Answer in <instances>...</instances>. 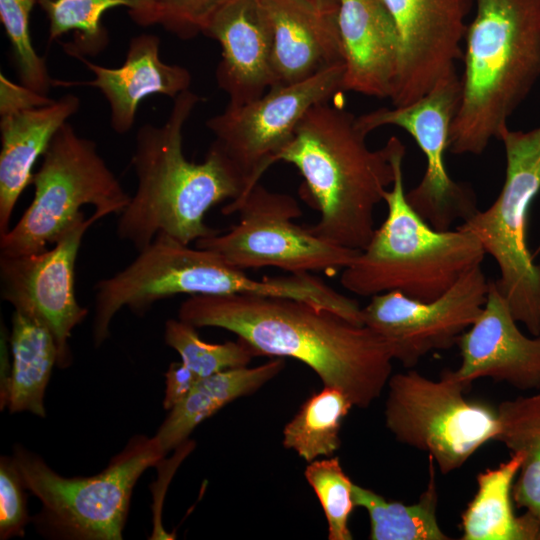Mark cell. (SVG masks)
Returning <instances> with one entry per match:
<instances>
[{
  "label": "cell",
  "instance_id": "cell-23",
  "mask_svg": "<svg viewBox=\"0 0 540 540\" xmlns=\"http://www.w3.org/2000/svg\"><path fill=\"white\" fill-rule=\"evenodd\" d=\"M284 366V359L275 357L257 367L228 369L199 378L191 392L169 410L155 434L164 452L167 454L187 441L200 423L228 403L256 392Z\"/></svg>",
  "mask_w": 540,
  "mask_h": 540
},
{
  "label": "cell",
  "instance_id": "cell-19",
  "mask_svg": "<svg viewBox=\"0 0 540 540\" xmlns=\"http://www.w3.org/2000/svg\"><path fill=\"white\" fill-rule=\"evenodd\" d=\"M202 34L221 47L216 80L228 105H243L271 88L272 37L259 0H231Z\"/></svg>",
  "mask_w": 540,
  "mask_h": 540
},
{
  "label": "cell",
  "instance_id": "cell-32",
  "mask_svg": "<svg viewBox=\"0 0 540 540\" xmlns=\"http://www.w3.org/2000/svg\"><path fill=\"white\" fill-rule=\"evenodd\" d=\"M36 0H0V19L10 41L13 59L21 84L47 95L54 85L46 61L33 47L30 34V14Z\"/></svg>",
  "mask_w": 540,
  "mask_h": 540
},
{
  "label": "cell",
  "instance_id": "cell-24",
  "mask_svg": "<svg viewBox=\"0 0 540 540\" xmlns=\"http://www.w3.org/2000/svg\"><path fill=\"white\" fill-rule=\"evenodd\" d=\"M11 367L1 396V408L10 413L31 412L45 417V391L58 361L56 341L39 318L14 310L9 336Z\"/></svg>",
  "mask_w": 540,
  "mask_h": 540
},
{
  "label": "cell",
  "instance_id": "cell-15",
  "mask_svg": "<svg viewBox=\"0 0 540 540\" xmlns=\"http://www.w3.org/2000/svg\"><path fill=\"white\" fill-rule=\"evenodd\" d=\"M101 218L82 213L53 243L38 253L0 255L1 297L19 310L39 318L52 332L58 349L57 366L72 363L69 340L88 315L75 294V265L83 236Z\"/></svg>",
  "mask_w": 540,
  "mask_h": 540
},
{
  "label": "cell",
  "instance_id": "cell-25",
  "mask_svg": "<svg viewBox=\"0 0 540 540\" xmlns=\"http://www.w3.org/2000/svg\"><path fill=\"white\" fill-rule=\"evenodd\" d=\"M521 452L477 475V491L462 514V540H540V524L527 513L516 516L512 489Z\"/></svg>",
  "mask_w": 540,
  "mask_h": 540
},
{
  "label": "cell",
  "instance_id": "cell-28",
  "mask_svg": "<svg viewBox=\"0 0 540 540\" xmlns=\"http://www.w3.org/2000/svg\"><path fill=\"white\" fill-rule=\"evenodd\" d=\"M354 407L340 389L330 386L312 394L283 430V446L306 462L331 457L340 447L343 419Z\"/></svg>",
  "mask_w": 540,
  "mask_h": 540
},
{
  "label": "cell",
  "instance_id": "cell-21",
  "mask_svg": "<svg viewBox=\"0 0 540 540\" xmlns=\"http://www.w3.org/2000/svg\"><path fill=\"white\" fill-rule=\"evenodd\" d=\"M94 74L91 81L62 82L57 85H85L99 89L111 111V127L125 134L133 127L139 104L148 96L160 94L175 99L189 90L191 73L183 66L167 64L160 58V39L155 34L142 33L130 39L124 63L105 67L78 56Z\"/></svg>",
  "mask_w": 540,
  "mask_h": 540
},
{
  "label": "cell",
  "instance_id": "cell-36",
  "mask_svg": "<svg viewBox=\"0 0 540 540\" xmlns=\"http://www.w3.org/2000/svg\"><path fill=\"white\" fill-rule=\"evenodd\" d=\"M53 101L47 95L35 92L21 83L16 84L3 73L0 74V117L41 107Z\"/></svg>",
  "mask_w": 540,
  "mask_h": 540
},
{
  "label": "cell",
  "instance_id": "cell-16",
  "mask_svg": "<svg viewBox=\"0 0 540 540\" xmlns=\"http://www.w3.org/2000/svg\"><path fill=\"white\" fill-rule=\"evenodd\" d=\"M400 41L398 74L391 102L412 103L462 59L467 17L474 0H379Z\"/></svg>",
  "mask_w": 540,
  "mask_h": 540
},
{
  "label": "cell",
  "instance_id": "cell-27",
  "mask_svg": "<svg viewBox=\"0 0 540 540\" xmlns=\"http://www.w3.org/2000/svg\"><path fill=\"white\" fill-rule=\"evenodd\" d=\"M429 479L425 491L416 503L388 501L383 496L353 484L356 506L368 512L371 540H448L438 524L436 507L438 494L434 461L429 456Z\"/></svg>",
  "mask_w": 540,
  "mask_h": 540
},
{
  "label": "cell",
  "instance_id": "cell-2",
  "mask_svg": "<svg viewBox=\"0 0 540 540\" xmlns=\"http://www.w3.org/2000/svg\"><path fill=\"white\" fill-rule=\"evenodd\" d=\"M201 101L191 90L180 93L164 124H144L136 134L132 165L137 187L119 215L116 233L137 251L160 233L188 245L219 233L205 223V215L244 192L236 167L214 143L200 163L184 155L183 129Z\"/></svg>",
  "mask_w": 540,
  "mask_h": 540
},
{
  "label": "cell",
  "instance_id": "cell-11",
  "mask_svg": "<svg viewBox=\"0 0 540 540\" xmlns=\"http://www.w3.org/2000/svg\"><path fill=\"white\" fill-rule=\"evenodd\" d=\"M224 215L239 221L225 233L201 238L195 246L221 256L240 269L277 267L288 273H335L347 267L359 251L326 241L309 227L294 223L302 216L297 200L260 182L237 203H227Z\"/></svg>",
  "mask_w": 540,
  "mask_h": 540
},
{
  "label": "cell",
  "instance_id": "cell-33",
  "mask_svg": "<svg viewBox=\"0 0 540 540\" xmlns=\"http://www.w3.org/2000/svg\"><path fill=\"white\" fill-rule=\"evenodd\" d=\"M231 0H137L128 9L141 26L159 25L180 39L202 34L212 17Z\"/></svg>",
  "mask_w": 540,
  "mask_h": 540
},
{
  "label": "cell",
  "instance_id": "cell-37",
  "mask_svg": "<svg viewBox=\"0 0 540 540\" xmlns=\"http://www.w3.org/2000/svg\"><path fill=\"white\" fill-rule=\"evenodd\" d=\"M199 377L183 362H172L165 373L163 408L172 409L193 389Z\"/></svg>",
  "mask_w": 540,
  "mask_h": 540
},
{
  "label": "cell",
  "instance_id": "cell-7",
  "mask_svg": "<svg viewBox=\"0 0 540 540\" xmlns=\"http://www.w3.org/2000/svg\"><path fill=\"white\" fill-rule=\"evenodd\" d=\"M34 196L21 218L0 235V255L41 252L91 205L101 219L120 215L131 196L107 166L96 143L67 122L52 138L32 182Z\"/></svg>",
  "mask_w": 540,
  "mask_h": 540
},
{
  "label": "cell",
  "instance_id": "cell-8",
  "mask_svg": "<svg viewBox=\"0 0 540 540\" xmlns=\"http://www.w3.org/2000/svg\"><path fill=\"white\" fill-rule=\"evenodd\" d=\"M499 140L506 156L502 189L484 211L458 227L473 233L497 263L494 281L511 313L532 336L540 335V263L528 245L531 205L540 192V124L528 131L503 129Z\"/></svg>",
  "mask_w": 540,
  "mask_h": 540
},
{
  "label": "cell",
  "instance_id": "cell-20",
  "mask_svg": "<svg viewBox=\"0 0 540 540\" xmlns=\"http://www.w3.org/2000/svg\"><path fill=\"white\" fill-rule=\"evenodd\" d=\"M343 91L391 98L400 58L396 26L379 0H339Z\"/></svg>",
  "mask_w": 540,
  "mask_h": 540
},
{
  "label": "cell",
  "instance_id": "cell-1",
  "mask_svg": "<svg viewBox=\"0 0 540 540\" xmlns=\"http://www.w3.org/2000/svg\"><path fill=\"white\" fill-rule=\"evenodd\" d=\"M178 318L196 328L216 327L246 342L256 356L293 358L311 368L324 386L343 391L368 408L391 377L392 350L366 325L304 301L259 295H194Z\"/></svg>",
  "mask_w": 540,
  "mask_h": 540
},
{
  "label": "cell",
  "instance_id": "cell-35",
  "mask_svg": "<svg viewBox=\"0 0 540 540\" xmlns=\"http://www.w3.org/2000/svg\"><path fill=\"white\" fill-rule=\"evenodd\" d=\"M193 448H194V442L187 440L175 449L176 453L173 456V458L169 460H164L163 458L156 465L159 467V476H158L159 481L155 482V484L160 485L162 489L153 491V495H154L153 532L151 534L150 539H173L174 538L173 535L168 534L162 527L161 510H162L163 497H164L166 487L170 479L174 475L177 467L183 461V459L193 450Z\"/></svg>",
  "mask_w": 540,
  "mask_h": 540
},
{
  "label": "cell",
  "instance_id": "cell-26",
  "mask_svg": "<svg viewBox=\"0 0 540 540\" xmlns=\"http://www.w3.org/2000/svg\"><path fill=\"white\" fill-rule=\"evenodd\" d=\"M499 430L495 441L523 461L512 489L513 501L540 524V393L505 400L497 407Z\"/></svg>",
  "mask_w": 540,
  "mask_h": 540
},
{
  "label": "cell",
  "instance_id": "cell-13",
  "mask_svg": "<svg viewBox=\"0 0 540 540\" xmlns=\"http://www.w3.org/2000/svg\"><path fill=\"white\" fill-rule=\"evenodd\" d=\"M344 64L306 80L271 87L261 97L225 110L207 120L213 143L239 172L244 192L237 203L260 182L267 169L292 140L303 116L314 105L343 91Z\"/></svg>",
  "mask_w": 540,
  "mask_h": 540
},
{
  "label": "cell",
  "instance_id": "cell-22",
  "mask_svg": "<svg viewBox=\"0 0 540 540\" xmlns=\"http://www.w3.org/2000/svg\"><path fill=\"white\" fill-rule=\"evenodd\" d=\"M79 107V98L66 94L50 104L0 117V235L10 229L14 208L32 182L37 159Z\"/></svg>",
  "mask_w": 540,
  "mask_h": 540
},
{
  "label": "cell",
  "instance_id": "cell-18",
  "mask_svg": "<svg viewBox=\"0 0 540 540\" xmlns=\"http://www.w3.org/2000/svg\"><path fill=\"white\" fill-rule=\"evenodd\" d=\"M272 37V86L306 80L344 64L337 14L308 0H259Z\"/></svg>",
  "mask_w": 540,
  "mask_h": 540
},
{
  "label": "cell",
  "instance_id": "cell-14",
  "mask_svg": "<svg viewBox=\"0 0 540 540\" xmlns=\"http://www.w3.org/2000/svg\"><path fill=\"white\" fill-rule=\"evenodd\" d=\"M489 283L477 265L432 301L397 291L374 295L362 308V320L388 342L395 360L412 368L429 352L457 344L481 313Z\"/></svg>",
  "mask_w": 540,
  "mask_h": 540
},
{
  "label": "cell",
  "instance_id": "cell-5",
  "mask_svg": "<svg viewBox=\"0 0 540 540\" xmlns=\"http://www.w3.org/2000/svg\"><path fill=\"white\" fill-rule=\"evenodd\" d=\"M383 193L387 216L369 243L342 269L340 283L363 297L397 291L412 299L432 301L447 292L468 270L481 265L485 251L479 239L457 226L437 230L408 203L403 185V159Z\"/></svg>",
  "mask_w": 540,
  "mask_h": 540
},
{
  "label": "cell",
  "instance_id": "cell-3",
  "mask_svg": "<svg viewBox=\"0 0 540 540\" xmlns=\"http://www.w3.org/2000/svg\"><path fill=\"white\" fill-rule=\"evenodd\" d=\"M356 116L329 101L309 109L278 161L293 165L303 178L302 194L320 213L309 226L318 237L361 251L374 228V210L393 184L396 159L406 153L392 136L372 150Z\"/></svg>",
  "mask_w": 540,
  "mask_h": 540
},
{
  "label": "cell",
  "instance_id": "cell-12",
  "mask_svg": "<svg viewBox=\"0 0 540 540\" xmlns=\"http://www.w3.org/2000/svg\"><path fill=\"white\" fill-rule=\"evenodd\" d=\"M460 100L461 81L454 69L412 103L356 116L357 126L366 135L383 126H397L417 143L426 158V169L420 182L406 192V199L437 230H449L453 222H464L478 210L470 185L453 180L445 163Z\"/></svg>",
  "mask_w": 540,
  "mask_h": 540
},
{
  "label": "cell",
  "instance_id": "cell-17",
  "mask_svg": "<svg viewBox=\"0 0 540 540\" xmlns=\"http://www.w3.org/2000/svg\"><path fill=\"white\" fill-rule=\"evenodd\" d=\"M507 300L490 281L483 309L459 337L461 363L451 370L465 385L479 378L504 381L520 390L540 389V335L527 337Z\"/></svg>",
  "mask_w": 540,
  "mask_h": 540
},
{
  "label": "cell",
  "instance_id": "cell-6",
  "mask_svg": "<svg viewBox=\"0 0 540 540\" xmlns=\"http://www.w3.org/2000/svg\"><path fill=\"white\" fill-rule=\"evenodd\" d=\"M165 455L155 436L136 435L101 472L64 477L20 444L12 454L26 489L41 502L31 521L53 540H121L136 482Z\"/></svg>",
  "mask_w": 540,
  "mask_h": 540
},
{
  "label": "cell",
  "instance_id": "cell-31",
  "mask_svg": "<svg viewBox=\"0 0 540 540\" xmlns=\"http://www.w3.org/2000/svg\"><path fill=\"white\" fill-rule=\"evenodd\" d=\"M305 478L314 490L328 523L329 540H351L349 517L356 506L353 482L344 472L338 457L309 462Z\"/></svg>",
  "mask_w": 540,
  "mask_h": 540
},
{
  "label": "cell",
  "instance_id": "cell-38",
  "mask_svg": "<svg viewBox=\"0 0 540 540\" xmlns=\"http://www.w3.org/2000/svg\"><path fill=\"white\" fill-rule=\"evenodd\" d=\"M324 12L337 14L339 0H308Z\"/></svg>",
  "mask_w": 540,
  "mask_h": 540
},
{
  "label": "cell",
  "instance_id": "cell-30",
  "mask_svg": "<svg viewBox=\"0 0 540 540\" xmlns=\"http://www.w3.org/2000/svg\"><path fill=\"white\" fill-rule=\"evenodd\" d=\"M164 341L199 378L247 366L256 357L252 348L239 338L221 344L203 341L196 327L179 318L166 321Z\"/></svg>",
  "mask_w": 540,
  "mask_h": 540
},
{
  "label": "cell",
  "instance_id": "cell-34",
  "mask_svg": "<svg viewBox=\"0 0 540 540\" xmlns=\"http://www.w3.org/2000/svg\"><path fill=\"white\" fill-rule=\"evenodd\" d=\"M26 486L13 456L0 457V539L23 537L31 521Z\"/></svg>",
  "mask_w": 540,
  "mask_h": 540
},
{
  "label": "cell",
  "instance_id": "cell-4",
  "mask_svg": "<svg viewBox=\"0 0 540 540\" xmlns=\"http://www.w3.org/2000/svg\"><path fill=\"white\" fill-rule=\"evenodd\" d=\"M464 37L453 154L480 155L540 77V0H474Z\"/></svg>",
  "mask_w": 540,
  "mask_h": 540
},
{
  "label": "cell",
  "instance_id": "cell-9",
  "mask_svg": "<svg viewBox=\"0 0 540 540\" xmlns=\"http://www.w3.org/2000/svg\"><path fill=\"white\" fill-rule=\"evenodd\" d=\"M387 386L386 427L400 443L428 452L442 474L460 468L496 439L497 408L467 400L470 387L451 370L435 381L411 369L391 375Z\"/></svg>",
  "mask_w": 540,
  "mask_h": 540
},
{
  "label": "cell",
  "instance_id": "cell-29",
  "mask_svg": "<svg viewBox=\"0 0 540 540\" xmlns=\"http://www.w3.org/2000/svg\"><path fill=\"white\" fill-rule=\"evenodd\" d=\"M137 0H36L49 22V40L74 32L72 41L63 44L64 51L78 56H95L109 43L102 16L109 9H131Z\"/></svg>",
  "mask_w": 540,
  "mask_h": 540
},
{
  "label": "cell",
  "instance_id": "cell-10",
  "mask_svg": "<svg viewBox=\"0 0 540 540\" xmlns=\"http://www.w3.org/2000/svg\"><path fill=\"white\" fill-rule=\"evenodd\" d=\"M255 279L213 251L158 234L124 269L94 285L92 339L100 347L124 307L143 315L157 301L180 294L232 295L254 291Z\"/></svg>",
  "mask_w": 540,
  "mask_h": 540
}]
</instances>
